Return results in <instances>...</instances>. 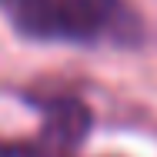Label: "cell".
I'll list each match as a JSON object with an SVG mask.
<instances>
[{
	"mask_svg": "<svg viewBox=\"0 0 157 157\" xmlns=\"http://www.w3.org/2000/svg\"><path fill=\"white\" fill-rule=\"evenodd\" d=\"M13 27L33 40L94 44L124 24L121 0H7Z\"/></svg>",
	"mask_w": 157,
	"mask_h": 157,
	"instance_id": "6da1fadb",
	"label": "cell"
}]
</instances>
